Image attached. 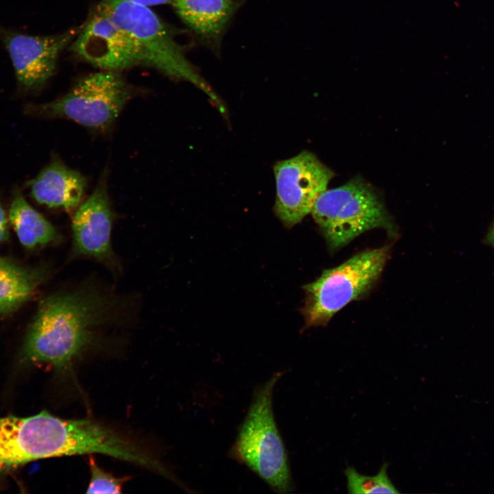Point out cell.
<instances>
[{
  "label": "cell",
  "mask_w": 494,
  "mask_h": 494,
  "mask_svg": "<svg viewBox=\"0 0 494 494\" xmlns=\"http://www.w3.org/2000/svg\"><path fill=\"white\" fill-rule=\"evenodd\" d=\"M115 308V300L91 289L46 298L29 328L25 356L34 364L69 368L93 345L97 328L109 320Z\"/></svg>",
  "instance_id": "obj_1"
},
{
  "label": "cell",
  "mask_w": 494,
  "mask_h": 494,
  "mask_svg": "<svg viewBox=\"0 0 494 494\" xmlns=\"http://www.w3.org/2000/svg\"><path fill=\"white\" fill-rule=\"evenodd\" d=\"M97 7L133 38L140 51L141 66L192 84L209 97L222 115L226 114L222 99L187 58L183 46L169 28L149 6L130 0H102Z\"/></svg>",
  "instance_id": "obj_2"
},
{
  "label": "cell",
  "mask_w": 494,
  "mask_h": 494,
  "mask_svg": "<svg viewBox=\"0 0 494 494\" xmlns=\"http://www.w3.org/2000/svg\"><path fill=\"white\" fill-rule=\"evenodd\" d=\"M282 375L275 373L255 392L231 455L281 493L292 489L287 455L272 411L274 388Z\"/></svg>",
  "instance_id": "obj_3"
},
{
  "label": "cell",
  "mask_w": 494,
  "mask_h": 494,
  "mask_svg": "<svg viewBox=\"0 0 494 494\" xmlns=\"http://www.w3.org/2000/svg\"><path fill=\"white\" fill-rule=\"evenodd\" d=\"M311 213L332 250L346 246L374 228L392 231V220L382 202L373 188L360 176L323 191Z\"/></svg>",
  "instance_id": "obj_4"
},
{
  "label": "cell",
  "mask_w": 494,
  "mask_h": 494,
  "mask_svg": "<svg viewBox=\"0 0 494 494\" xmlns=\"http://www.w3.org/2000/svg\"><path fill=\"white\" fill-rule=\"evenodd\" d=\"M390 249L384 246L360 252L303 286L305 327L327 325L338 311L365 295L380 277Z\"/></svg>",
  "instance_id": "obj_5"
},
{
  "label": "cell",
  "mask_w": 494,
  "mask_h": 494,
  "mask_svg": "<svg viewBox=\"0 0 494 494\" xmlns=\"http://www.w3.org/2000/svg\"><path fill=\"white\" fill-rule=\"evenodd\" d=\"M132 95V89L115 72L103 71L81 79L66 95L32 106L36 115L64 118L104 131L114 123Z\"/></svg>",
  "instance_id": "obj_6"
},
{
  "label": "cell",
  "mask_w": 494,
  "mask_h": 494,
  "mask_svg": "<svg viewBox=\"0 0 494 494\" xmlns=\"http://www.w3.org/2000/svg\"><path fill=\"white\" fill-rule=\"evenodd\" d=\"M70 446L65 419L47 411L0 417V477L30 462L66 456Z\"/></svg>",
  "instance_id": "obj_7"
},
{
  "label": "cell",
  "mask_w": 494,
  "mask_h": 494,
  "mask_svg": "<svg viewBox=\"0 0 494 494\" xmlns=\"http://www.w3.org/2000/svg\"><path fill=\"white\" fill-rule=\"evenodd\" d=\"M273 170L277 188L274 210L287 227H292L311 213L316 200L335 175L314 154L306 150L279 161Z\"/></svg>",
  "instance_id": "obj_8"
},
{
  "label": "cell",
  "mask_w": 494,
  "mask_h": 494,
  "mask_svg": "<svg viewBox=\"0 0 494 494\" xmlns=\"http://www.w3.org/2000/svg\"><path fill=\"white\" fill-rule=\"evenodd\" d=\"M75 31L50 36H32L0 25V39L14 69L19 88L24 91L42 88L54 74L59 54Z\"/></svg>",
  "instance_id": "obj_9"
},
{
  "label": "cell",
  "mask_w": 494,
  "mask_h": 494,
  "mask_svg": "<svg viewBox=\"0 0 494 494\" xmlns=\"http://www.w3.org/2000/svg\"><path fill=\"white\" fill-rule=\"evenodd\" d=\"M72 49L83 60L106 71L116 73L141 65L133 38L98 7Z\"/></svg>",
  "instance_id": "obj_10"
},
{
  "label": "cell",
  "mask_w": 494,
  "mask_h": 494,
  "mask_svg": "<svg viewBox=\"0 0 494 494\" xmlns=\"http://www.w3.org/2000/svg\"><path fill=\"white\" fill-rule=\"evenodd\" d=\"M113 213L104 177L79 206L72 220L73 253L93 258L113 270L119 263L110 244Z\"/></svg>",
  "instance_id": "obj_11"
},
{
  "label": "cell",
  "mask_w": 494,
  "mask_h": 494,
  "mask_svg": "<svg viewBox=\"0 0 494 494\" xmlns=\"http://www.w3.org/2000/svg\"><path fill=\"white\" fill-rule=\"evenodd\" d=\"M245 0H172V7L198 40L218 55L225 33Z\"/></svg>",
  "instance_id": "obj_12"
},
{
  "label": "cell",
  "mask_w": 494,
  "mask_h": 494,
  "mask_svg": "<svg viewBox=\"0 0 494 494\" xmlns=\"http://www.w3.org/2000/svg\"><path fill=\"white\" fill-rule=\"evenodd\" d=\"M30 193L50 208L74 209L84 195L86 180L78 172L54 159L30 183Z\"/></svg>",
  "instance_id": "obj_13"
},
{
  "label": "cell",
  "mask_w": 494,
  "mask_h": 494,
  "mask_svg": "<svg viewBox=\"0 0 494 494\" xmlns=\"http://www.w3.org/2000/svg\"><path fill=\"white\" fill-rule=\"evenodd\" d=\"M46 273L23 268L0 256V314H10L29 300Z\"/></svg>",
  "instance_id": "obj_14"
},
{
  "label": "cell",
  "mask_w": 494,
  "mask_h": 494,
  "mask_svg": "<svg viewBox=\"0 0 494 494\" xmlns=\"http://www.w3.org/2000/svg\"><path fill=\"white\" fill-rule=\"evenodd\" d=\"M9 220L20 242L27 248L43 246L58 238L54 226L36 211L19 191L13 195Z\"/></svg>",
  "instance_id": "obj_15"
},
{
  "label": "cell",
  "mask_w": 494,
  "mask_h": 494,
  "mask_svg": "<svg viewBox=\"0 0 494 494\" xmlns=\"http://www.w3.org/2000/svg\"><path fill=\"white\" fill-rule=\"evenodd\" d=\"M388 463L384 462L375 475L360 473L350 466L344 470L346 478L348 493L353 494H397L395 487L387 473Z\"/></svg>",
  "instance_id": "obj_16"
},
{
  "label": "cell",
  "mask_w": 494,
  "mask_h": 494,
  "mask_svg": "<svg viewBox=\"0 0 494 494\" xmlns=\"http://www.w3.org/2000/svg\"><path fill=\"white\" fill-rule=\"evenodd\" d=\"M91 478L86 493H120L128 477H116L98 466L93 456L89 457Z\"/></svg>",
  "instance_id": "obj_17"
},
{
  "label": "cell",
  "mask_w": 494,
  "mask_h": 494,
  "mask_svg": "<svg viewBox=\"0 0 494 494\" xmlns=\"http://www.w3.org/2000/svg\"><path fill=\"white\" fill-rule=\"evenodd\" d=\"M8 237V223L6 214L0 204V244Z\"/></svg>",
  "instance_id": "obj_18"
},
{
  "label": "cell",
  "mask_w": 494,
  "mask_h": 494,
  "mask_svg": "<svg viewBox=\"0 0 494 494\" xmlns=\"http://www.w3.org/2000/svg\"><path fill=\"white\" fill-rule=\"evenodd\" d=\"M135 3H138L147 6L156 5L168 3L172 1V0H130Z\"/></svg>",
  "instance_id": "obj_19"
},
{
  "label": "cell",
  "mask_w": 494,
  "mask_h": 494,
  "mask_svg": "<svg viewBox=\"0 0 494 494\" xmlns=\"http://www.w3.org/2000/svg\"><path fill=\"white\" fill-rule=\"evenodd\" d=\"M486 242L494 248V221L486 236Z\"/></svg>",
  "instance_id": "obj_20"
}]
</instances>
